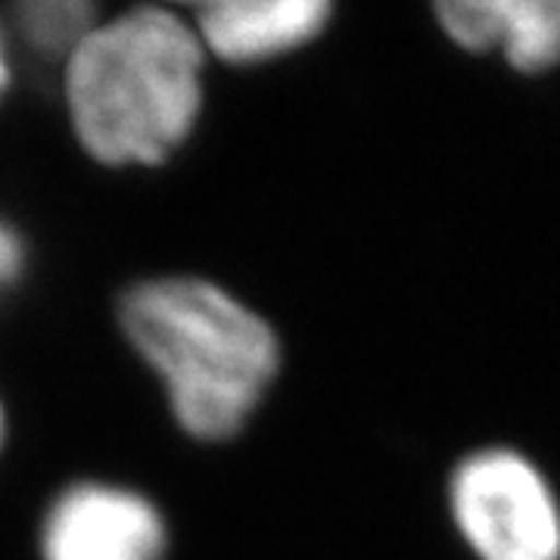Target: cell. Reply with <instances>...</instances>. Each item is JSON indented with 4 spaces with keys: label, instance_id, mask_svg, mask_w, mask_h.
<instances>
[{
    "label": "cell",
    "instance_id": "obj_10",
    "mask_svg": "<svg viewBox=\"0 0 560 560\" xmlns=\"http://www.w3.org/2000/svg\"><path fill=\"white\" fill-rule=\"evenodd\" d=\"M3 440H7V415H3V405H0V448H3Z\"/></svg>",
    "mask_w": 560,
    "mask_h": 560
},
{
    "label": "cell",
    "instance_id": "obj_8",
    "mask_svg": "<svg viewBox=\"0 0 560 560\" xmlns=\"http://www.w3.org/2000/svg\"><path fill=\"white\" fill-rule=\"evenodd\" d=\"M22 271H25V241L10 221L0 219V296L20 283Z\"/></svg>",
    "mask_w": 560,
    "mask_h": 560
},
{
    "label": "cell",
    "instance_id": "obj_1",
    "mask_svg": "<svg viewBox=\"0 0 560 560\" xmlns=\"http://www.w3.org/2000/svg\"><path fill=\"white\" fill-rule=\"evenodd\" d=\"M206 50L168 7L101 20L62 62V101L81 150L109 168L168 162L202 113Z\"/></svg>",
    "mask_w": 560,
    "mask_h": 560
},
{
    "label": "cell",
    "instance_id": "obj_9",
    "mask_svg": "<svg viewBox=\"0 0 560 560\" xmlns=\"http://www.w3.org/2000/svg\"><path fill=\"white\" fill-rule=\"evenodd\" d=\"M10 79H13V66H10V47H7V35H3V25H0V101L7 97Z\"/></svg>",
    "mask_w": 560,
    "mask_h": 560
},
{
    "label": "cell",
    "instance_id": "obj_6",
    "mask_svg": "<svg viewBox=\"0 0 560 560\" xmlns=\"http://www.w3.org/2000/svg\"><path fill=\"white\" fill-rule=\"evenodd\" d=\"M442 32L467 50H501L521 72L560 60V0H445Z\"/></svg>",
    "mask_w": 560,
    "mask_h": 560
},
{
    "label": "cell",
    "instance_id": "obj_7",
    "mask_svg": "<svg viewBox=\"0 0 560 560\" xmlns=\"http://www.w3.org/2000/svg\"><path fill=\"white\" fill-rule=\"evenodd\" d=\"M101 22V10L84 0H28L16 7V28L32 54L60 60Z\"/></svg>",
    "mask_w": 560,
    "mask_h": 560
},
{
    "label": "cell",
    "instance_id": "obj_2",
    "mask_svg": "<svg viewBox=\"0 0 560 560\" xmlns=\"http://www.w3.org/2000/svg\"><path fill=\"white\" fill-rule=\"evenodd\" d=\"M119 324L194 440L237 436L278 377L271 324L212 280H140L121 296Z\"/></svg>",
    "mask_w": 560,
    "mask_h": 560
},
{
    "label": "cell",
    "instance_id": "obj_3",
    "mask_svg": "<svg viewBox=\"0 0 560 560\" xmlns=\"http://www.w3.org/2000/svg\"><path fill=\"white\" fill-rule=\"evenodd\" d=\"M452 514L480 560H560V511L548 482L508 448H486L452 477Z\"/></svg>",
    "mask_w": 560,
    "mask_h": 560
},
{
    "label": "cell",
    "instance_id": "obj_4",
    "mask_svg": "<svg viewBox=\"0 0 560 560\" xmlns=\"http://www.w3.org/2000/svg\"><path fill=\"white\" fill-rule=\"evenodd\" d=\"M165 548L160 508L116 482L69 486L40 523V560H162Z\"/></svg>",
    "mask_w": 560,
    "mask_h": 560
},
{
    "label": "cell",
    "instance_id": "obj_5",
    "mask_svg": "<svg viewBox=\"0 0 560 560\" xmlns=\"http://www.w3.org/2000/svg\"><path fill=\"white\" fill-rule=\"evenodd\" d=\"M330 20L324 0H215L194 10V32L206 57L256 66L315 40Z\"/></svg>",
    "mask_w": 560,
    "mask_h": 560
}]
</instances>
